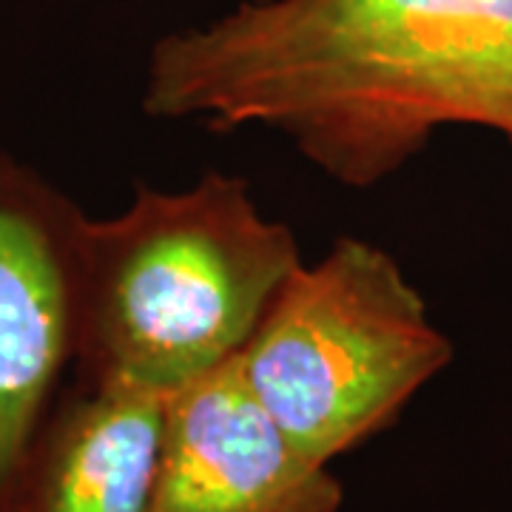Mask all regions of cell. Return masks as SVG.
Instances as JSON below:
<instances>
[{
    "mask_svg": "<svg viewBox=\"0 0 512 512\" xmlns=\"http://www.w3.org/2000/svg\"><path fill=\"white\" fill-rule=\"evenodd\" d=\"M143 111L276 131L353 191L399 174L444 128L512 148V0H242L151 46Z\"/></svg>",
    "mask_w": 512,
    "mask_h": 512,
    "instance_id": "6da1fadb",
    "label": "cell"
},
{
    "mask_svg": "<svg viewBox=\"0 0 512 512\" xmlns=\"http://www.w3.org/2000/svg\"><path fill=\"white\" fill-rule=\"evenodd\" d=\"M302 262L242 177L137 185L126 208L80 225L72 376L171 396L245 348Z\"/></svg>",
    "mask_w": 512,
    "mask_h": 512,
    "instance_id": "7a4b0ae2",
    "label": "cell"
},
{
    "mask_svg": "<svg viewBox=\"0 0 512 512\" xmlns=\"http://www.w3.org/2000/svg\"><path fill=\"white\" fill-rule=\"evenodd\" d=\"M453 356L402 265L339 237L285 279L234 359L293 447L330 467L387 430Z\"/></svg>",
    "mask_w": 512,
    "mask_h": 512,
    "instance_id": "3957f363",
    "label": "cell"
},
{
    "mask_svg": "<svg viewBox=\"0 0 512 512\" xmlns=\"http://www.w3.org/2000/svg\"><path fill=\"white\" fill-rule=\"evenodd\" d=\"M83 217L69 194L0 148V512L72 373Z\"/></svg>",
    "mask_w": 512,
    "mask_h": 512,
    "instance_id": "277c9868",
    "label": "cell"
},
{
    "mask_svg": "<svg viewBox=\"0 0 512 512\" xmlns=\"http://www.w3.org/2000/svg\"><path fill=\"white\" fill-rule=\"evenodd\" d=\"M342 481L302 456L237 359L168 396L151 512H339Z\"/></svg>",
    "mask_w": 512,
    "mask_h": 512,
    "instance_id": "5b68a950",
    "label": "cell"
},
{
    "mask_svg": "<svg viewBox=\"0 0 512 512\" xmlns=\"http://www.w3.org/2000/svg\"><path fill=\"white\" fill-rule=\"evenodd\" d=\"M168 396L74 379L23 458L6 512H151Z\"/></svg>",
    "mask_w": 512,
    "mask_h": 512,
    "instance_id": "8992f818",
    "label": "cell"
}]
</instances>
